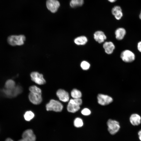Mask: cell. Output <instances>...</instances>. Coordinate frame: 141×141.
I'll use <instances>...</instances> for the list:
<instances>
[{
  "mask_svg": "<svg viewBox=\"0 0 141 141\" xmlns=\"http://www.w3.org/2000/svg\"><path fill=\"white\" fill-rule=\"evenodd\" d=\"M26 39L25 36L23 34L11 35L8 37L7 41L10 45L15 46L23 45Z\"/></svg>",
  "mask_w": 141,
  "mask_h": 141,
  "instance_id": "1",
  "label": "cell"
},
{
  "mask_svg": "<svg viewBox=\"0 0 141 141\" xmlns=\"http://www.w3.org/2000/svg\"><path fill=\"white\" fill-rule=\"evenodd\" d=\"M47 111H53L60 112L62 110L63 106L62 103L54 99L51 100L46 105Z\"/></svg>",
  "mask_w": 141,
  "mask_h": 141,
  "instance_id": "2",
  "label": "cell"
},
{
  "mask_svg": "<svg viewBox=\"0 0 141 141\" xmlns=\"http://www.w3.org/2000/svg\"><path fill=\"white\" fill-rule=\"evenodd\" d=\"M107 125L108 131L112 135L114 134L117 132L120 128L119 122L111 119H109L108 120Z\"/></svg>",
  "mask_w": 141,
  "mask_h": 141,
  "instance_id": "3",
  "label": "cell"
},
{
  "mask_svg": "<svg viewBox=\"0 0 141 141\" xmlns=\"http://www.w3.org/2000/svg\"><path fill=\"white\" fill-rule=\"evenodd\" d=\"M120 57L123 61L126 62H131L133 61L135 59L134 53L129 50H125L122 52Z\"/></svg>",
  "mask_w": 141,
  "mask_h": 141,
  "instance_id": "4",
  "label": "cell"
},
{
  "mask_svg": "<svg viewBox=\"0 0 141 141\" xmlns=\"http://www.w3.org/2000/svg\"><path fill=\"white\" fill-rule=\"evenodd\" d=\"M30 76L32 80L38 85H43L46 83L43 74L38 72H32L31 73Z\"/></svg>",
  "mask_w": 141,
  "mask_h": 141,
  "instance_id": "5",
  "label": "cell"
},
{
  "mask_svg": "<svg viewBox=\"0 0 141 141\" xmlns=\"http://www.w3.org/2000/svg\"><path fill=\"white\" fill-rule=\"evenodd\" d=\"M4 92L9 97H14L21 93L22 89L21 86L17 85L11 89H7L4 90Z\"/></svg>",
  "mask_w": 141,
  "mask_h": 141,
  "instance_id": "6",
  "label": "cell"
},
{
  "mask_svg": "<svg viewBox=\"0 0 141 141\" xmlns=\"http://www.w3.org/2000/svg\"><path fill=\"white\" fill-rule=\"evenodd\" d=\"M22 138L18 141H35L36 136L31 129H27L23 133Z\"/></svg>",
  "mask_w": 141,
  "mask_h": 141,
  "instance_id": "7",
  "label": "cell"
},
{
  "mask_svg": "<svg viewBox=\"0 0 141 141\" xmlns=\"http://www.w3.org/2000/svg\"><path fill=\"white\" fill-rule=\"evenodd\" d=\"M46 5L47 9L51 12L54 13L57 10L60 3L57 0H47Z\"/></svg>",
  "mask_w": 141,
  "mask_h": 141,
  "instance_id": "8",
  "label": "cell"
},
{
  "mask_svg": "<svg viewBox=\"0 0 141 141\" xmlns=\"http://www.w3.org/2000/svg\"><path fill=\"white\" fill-rule=\"evenodd\" d=\"M28 98L30 101L35 105L40 104L42 101L41 93L30 92Z\"/></svg>",
  "mask_w": 141,
  "mask_h": 141,
  "instance_id": "9",
  "label": "cell"
},
{
  "mask_svg": "<svg viewBox=\"0 0 141 141\" xmlns=\"http://www.w3.org/2000/svg\"><path fill=\"white\" fill-rule=\"evenodd\" d=\"M97 98L98 103L102 105H108L111 103L113 101L111 97L103 94H99Z\"/></svg>",
  "mask_w": 141,
  "mask_h": 141,
  "instance_id": "10",
  "label": "cell"
},
{
  "mask_svg": "<svg viewBox=\"0 0 141 141\" xmlns=\"http://www.w3.org/2000/svg\"><path fill=\"white\" fill-rule=\"evenodd\" d=\"M56 94L59 99L62 102H67L69 100V96L68 93L63 89L58 90Z\"/></svg>",
  "mask_w": 141,
  "mask_h": 141,
  "instance_id": "11",
  "label": "cell"
},
{
  "mask_svg": "<svg viewBox=\"0 0 141 141\" xmlns=\"http://www.w3.org/2000/svg\"><path fill=\"white\" fill-rule=\"evenodd\" d=\"M94 39L98 43H101L107 39V37L103 31H96L93 34Z\"/></svg>",
  "mask_w": 141,
  "mask_h": 141,
  "instance_id": "12",
  "label": "cell"
},
{
  "mask_svg": "<svg viewBox=\"0 0 141 141\" xmlns=\"http://www.w3.org/2000/svg\"><path fill=\"white\" fill-rule=\"evenodd\" d=\"M112 14L117 20L121 19L123 16V13L121 7L119 6L116 5L111 10Z\"/></svg>",
  "mask_w": 141,
  "mask_h": 141,
  "instance_id": "13",
  "label": "cell"
},
{
  "mask_svg": "<svg viewBox=\"0 0 141 141\" xmlns=\"http://www.w3.org/2000/svg\"><path fill=\"white\" fill-rule=\"evenodd\" d=\"M103 47L105 52L108 54L112 53L115 48V46L111 42H106L104 43Z\"/></svg>",
  "mask_w": 141,
  "mask_h": 141,
  "instance_id": "14",
  "label": "cell"
},
{
  "mask_svg": "<svg viewBox=\"0 0 141 141\" xmlns=\"http://www.w3.org/2000/svg\"><path fill=\"white\" fill-rule=\"evenodd\" d=\"M130 120L132 125L133 126H137L141 123V118L138 114H133L131 115L130 116Z\"/></svg>",
  "mask_w": 141,
  "mask_h": 141,
  "instance_id": "15",
  "label": "cell"
},
{
  "mask_svg": "<svg viewBox=\"0 0 141 141\" xmlns=\"http://www.w3.org/2000/svg\"><path fill=\"white\" fill-rule=\"evenodd\" d=\"M126 34V30L123 28H118L115 32L116 38L119 40H122Z\"/></svg>",
  "mask_w": 141,
  "mask_h": 141,
  "instance_id": "16",
  "label": "cell"
},
{
  "mask_svg": "<svg viewBox=\"0 0 141 141\" xmlns=\"http://www.w3.org/2000/svg\"><path fill=\"white\" fill-rule=\"evenodd\" d=\"M88 39L85 36H81L75 38L74 40V43L78 45H84L87 42Z\"/></svg>",
  "mask_w": 141,
  "mask_h": 141,
  "instance_id": "17",
  "label": "cell"
},
{
  "mask_svg": "<svg viewBox=\"0 0 141 141\" xmlns=\"http://www.w3.org/2000/svg\"><path fill=\"white\" fill-rule=\"evenodd\" d=\"M80 106L69 102L67 106V109L68 112L74 113L78 111L80 109Z\"/></svg>",
  "mask_w": 141,
  "mask_h": 141,
  "instance_id": "18",
  "label": "cell"
},
{
  "mask_svg": "<svg viewBox=\"0 0 141 141\" xmlns=\"http://www.w3.org/2000/svg\"><path fill=\"white\" fill-rule=\"evenodd\" d=\"M84 3V0H71L70 5L73 8L80 7L83 5Z\"/></svg>",
  "mask_w": 141,
  "mask_h": 141,
  "instance_id": "19",
  "label": "cell"
},
{
  "mask_svg": "<svg viewBox=\"0 0 141 141\" xmlns=\"http://www.w3.org/2000/svg\"><path fill=\"white\" fill-rule=\"evenodd\" d=\"M71 95L73 98H80L82 96V94L81 92L79 90L74 89L71 91Z\"/></svg>",
  "mask_w": 141,
  "mask_h": 141,
  "instance_id": "20",
  "label": "cell"
},
{
  "mask_svg": "<svg viewBox=\"0 0 141 141\" xmlns=\"http://www.w3.org/2000/svg\"><path fill=\"white\" fill-rule=\"evenodd\" d=\"M16 86L15 81L11 79L8 80L5 82V87L7 89H11Z\"/></svg>",
  "mask_w": 141,
  "mask_h": 141,
  "instance_id": "21",
  "label": "cell"
},
{
  "mask_svg": "<svg viewBox=\"0 0 141 141\" xmlns=\"http://www.w3.org/2000/svg\"><path fill=\"white\" fill-rule=\"evenodd\" d=\"M34 113L31 111H26L24 115L25 119L27 121H30L34 117Z\"/></svg>",
  "mask_w": 141,
  "mask_h": 141,
  "instance_id": "22",
  "label": "cell"
},
{
  "mask_svg": "<svg viewBox=\"0 0 141 141\" xmlns=\"http://www.w3.org/2000/svg\"><path fill=\"white\" fill-rule=\"evenodd\" d=\"M74 126L77 128L81 127L83 125V123L82 120L79 118H76L74 122Z\"/></svg>",
  "mask_w": 141,
  "mask_h": 141,
  "instance_id": "23",
  "label": "cell"
},
{
  "mask_svg": "<svg viewBox=\"0 0 141 141\" xmlns=\"http://www.w3.org/2000/svg\"><path fill=\"white\" fill-rule=\"evenodd\" d=\"M80 66L82 69L84 70H87L90 67V64L87 61H84L81 63Z\"/></svg>",
  "mask_w": 141,
  "mask_h": 141,
  "instance_id": "24",
  "label": "cell"
},
{
  "mask_svg": "<svg viewBox=\"0 0 141 141\" xmlns=\"http://www.w3.org/2000/svg\"><path fill=\"white\" fill-rule=\"evenodd\" d=\"M29 90L30 92L42 93L41 89L35 85L30 86L29 88Z\"/></svg>",
  "mask_w": 141,
  "mask_h": 141,
  "instance_id": "25",
  "label": "cell"
},
{
  "mask_svg": "<svg viewBox=\"0 0 141 141\" xmlns=\"http://www.w3.org/2000/svg\"><path fill=\"white\" fill-rule=\"evenodd\" d=\"M69 102L79 106L82 103V100L80 98L71 99Z\"/></svg>",
  "mask_w": 141,
  "mask_h": 141,
  "instance_id": "26",
  "label": "cell"
},
{
  "mask_svg": "<svg viewBox=\"0 0 141 141\" xmlns=\"http://www.w3.org/2000/svg\"><path fill=\"white\" fill-rule=\"evenodd\" d=\"M81 113L84 115L87 116L90 114L91 111L88 108H84L81 110Z\"/></svg>",
  "mask_w": 141,
  "mask_h": 141,
  "instance_id": "27",
  "label": "cell"
},
{
  "mask_svg": "<svg viewBox=\"0 0 141 141\" xmlns=\"http://www.w3.org/2000/svg\"><path fill=\"white\" fill-rule=\"evenodd\" d=\"M137 48L139 51L141 52V41L138 43L137 45Z\"/></svg>",
  "mask_w": 141,
  "mask_h": 141,
  "instance_id": "28",
  "label": "cell"
},
{
  "mask_svg": "<svg viewBox=\"0 0 141 141\" xmlns=\"http://www.w3.org/2000/svg\"><path fill=\"white\" fill-rule=\"evenodd\" d=\"M139 136V138L140 140L141 141V130H140L138 133Z\"/></svg>",
  "mask_w": 141,
  "mask_h": 141,
  "instance_id": "29",
  "label": "cell"
},
{
  "mask_svg": "<svg viewBox=\"0 0 141 141\" xmlns=\"http://www.w3.org/2000/svg\"><path fill=\"white\" fill-rule=\"evenodd\" d=\"M109 2L111 3H114L116 2L117 0H108Z\"/></svg>",
  "mask_w": 141,
  "mask_h": 141,
  "instance_id": "30",
  "label": "cell"
},
{
  "mask_svg": "<svg viewBox=\"0 0 141 141\" xmlns=\"http://www.w3.org/2000/svg\"><path fill=\"white\" fill-rule=\"evenodd\" d=\"M5 141H14L10 138H8Z\"/></svg>",
  "mask_w": 141,
  "mask_h": 141,
  "instance_id": "31",
  "label": "cell"
},
{
  "mask_svg": "<svg viewBox=\"0 0 141 141\" xmlns=\"http://www.w3.org/2000/svg\"><path fill=\"white\" fill-rule=\"evenodd\" d=\"M139 17L140 19L141 20V10L140 13V14L139 15Z\"/></svg>",
  "mask_w": 141,
  "mask_h": 141,
  "instance_id": "32",
  "label": "cell"
}]
</instances>
